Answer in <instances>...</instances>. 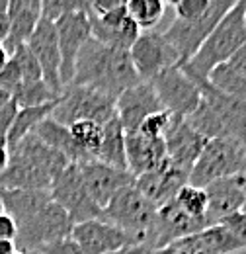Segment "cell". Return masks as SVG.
Returning a JSON list of instances; mask_svg holds the SVG:
<instances>
[{
  "label": "cell",
  "mask_w": 246,
  "mask_h": 254,
  "mask_svg": "<svg viewBox=\"0 0 246 254\" xmlns=\"http://www.w3.org/2000/svg\"><path fill=\"white\" fill-rule=\"evenodd\" d=\"M160 110V100L149 80H139L137 84L123 90L116 100V116L125 133L137 131L145 118Z\"/></svg>",
  "instance_id": "cell-17"
},
{
  "label": "cell",
  "mask_w": 246,
  "mask_h": 254,
  "mask_svg": "<svg viewBox=\"0 0 246 254\" xmlns=\"http://www.w3.org/2000/svg\"><path fill=\"white\" fill-rule=\"evenodd\" d=\"M51 118L66 127L80 120H90L104 126L116 118V100L88 86L66 84L51 112Z\"/></svg>",
  "instance_id": "cell-6"
},
{
  "label": "cell",
  "mask_w": 246,
  "mask_h": 254,
  "mask_svg": "<svg viewBox=\"0 0 246 254\" xmlns=\"http://www.w3.org/2000/svg\"><path fill=\"white\" fill-rule=\"evenodd\" d=\"M125 12L139 26L141 32H151L164 18L166 2L164 0H127Z\"/></svg>",
  "instance_id": "cell-27"
},
{
  "label": "cell",
  "mask_w": 246,
  "mask_h": 254,
  "mask_svg": "<svg viewBox=\"0 0 246 254\" xmlns=\"http://www.w3.org/2000/svg\"><path fill=\"white\" fill-rule=\"evenodd\" d=\"M26 45L30 47L33 53L35 61L41 66V74L43 80L57 92H62L61 76V53H59V43H57V32H55V24L51 20L39 18L35 30L31 32L30 39L26 41Z\"/></svg>",
  "instance_id": "cell-15"
},
{
  "label": "cell",
  "mask_w": 246,
  "mask_h": 254,
  "mask_svg": "<svg viewBox=\"0 0 246 254\" xmlns=\"http://www.w3.org/2000/svg\"><path fill=\"white\" fill-rule=\"evenodd\" d=\"M184 184H187V174L184 170H180L178 166H174L168 160V157L154 170L135 176V182H133V186L141 191L154 207H160L166 201L174 199V195Z\"/></svg>",
  "instance_id": "cell-18"
},
{
  "label": "cell",
  "mask_w": 246,
  "mask_h": 254,
  "mask_svg": "<svg viewBox=\"0 0 246 254\" xmlns=\"http://www.w3.org/2000/svg\"><path fill=\"white\" fill-rule=\"evenodd\" d=\"M241 139H243V141H245V143H246V133H245V135H243V137H241Z\"/></svg>",
  "instance_id": "cell-56"
},
{
  "label": "cell",
  "mask_w": 246,
  "mask_h": 254,
  "mask_svg": "<svg viewBox=\"0 0 246 254\" xmlns=\"http://www.w3.org/2000/svg\"><path fill=\"white\" fill-rule=\"evenodd\" d=\"M8 164V143L4 137H0V172L6 168Z\"/></svg>",
  "instance_id": "cell-46"
},
{
  "label": "cell",
  "mask_w": 246,
  "mask_h": 254,
  "mask_svg": "<svg viewBox=\"0 0 246 254\" xmlns=\"http://www.w3.org/2000/svg\"><path fill=\"white\" fill-rule=\"evenodd\" d=\"M205 227H207V223L187 215L185 211H182L176 205L174 199H170L164 205L156 207V243H154V251H158V249H162V247H166L174 241L197 235Z\"/></svg>",
  "instance_id": "cell-20"
},
{
  "label": "cell",
  "mask_w": 246,
  "mask_h": 254,
  "mask_svg": "<svg viewBox=\"0 0 246 254\" xmlns=\"http://www.w3.org/2000/svg\"><path fill=\"white\" fill-rule=\"evenodd\" d=\"M174 201L187 215L205 221V213H207V193H205V188L184 184L178 190V193L174 195Z\"/></svg>",
  "instance_id": "cell-31"
},
{
  "label": "cell",
  "mask_w": 246,
  "mask_h": 254,
  "mask_svg": "<svg viewBox=\"0 0 246 254\" xmlns=\"http://www.w3.org/2000/svg\"><path fill=\"white\" fill-rule=\"evenodd\" d=\"M49 195L68 213L70 221L74 225L102 217V209L94 203L84 188L78 162H70L62 168L61 174L53 180L49 188Z\"/></svg>",
  "instance_id": "cell-10"
},
{
  "label": "cell",
  "mask_w": 246,
  "mask_h": 254,
  "mask_svg": "<svg viewBox=\"0 0 246 254\" xmlns=\"http://www.w3.org/2000/svg\"><path fill=\"white\" fill-rule=\"evenodd\" d=\"M74 223L70 221L68 213L53 199H49L37 213L30 219L18 225L16 247L24 253H35L45 245L57 243L61 239H68Z\"/></svg>",
  "instance_id": "cell-7"
},
{
  "label": "cell",
  "mask_w": 246,
  "mask_h": 254,
  "mask_svg": "<svg viewBox=\"0 0 246 254\" xmlns=\"http://www.w3.org/2000/svg\"><path fill=\"white\" fill-rule=\"evenodd\" d=\"M125 160H127V172L133 176L154 170L166 160L164 139L147 137L139 131L125 133Z\"/></svg>",
  "instance_id": "cell-21"
},
{
  "label": "cell",
  "mask_w": 246,
  "mask_h": 254,
  "mask_svg": "<svg viewBox=\"0 0 246 254\" xmlns=\"http://www.w3.org/2000/svg\"><path fill=\"white\" fill-rule=\"evenodd\" d=\"M209 4H211V0H180L174 6L176 18L184 20V22H193L207 12Z\"/></svg>",
  "instance_id": "cell-37"
},
{
  "label": "cell",
  "mask_w": 246,
  "mask_h": 254,
  "mask_svg": "<svg viewBox=\"0 0 246 254\" xmlns=\"http://www.w3.org/2000/svg\"><path fill=\"white\" fill-rule=\"evenodd\" d=\"M129 57L141 80H151L164 68L180 64L176 49L160 32H141L129 49Z\"/></svg>",
  "instance_id": "cell-11"
},
{
  "label": "cell",
  "mask_w": 246,
  "mask_h": 254,
  "mask_svg": "<svg viewBox=\"0 0 246 254\" xmlns=\"http://www.w3.org/2000/svg\"><path fill=\"white\" fill-rule=\"evenodd\" d=\"M18 68H20V74H22V82H37V80H43V74H41V66L35 61L33 53L30 51V47L26 43L18 45L12 55H10Z\"/></svg>",
  "instance_id": "cell-33"
},
{
  "label": "cell",
  "mask_w": 246,
  "mask_h": 254,
  "mask_svg": "<svg viewBox=\"0 0 246 254\" xmlns=\"http://www.w3.org/2000/svg\"><path fill=\"white\" fill-rule=\"evenodd\" d=\"M0 197L4 201L6 213L16 221V225L30 219L33 213H37L51 199L47 190H2V188H0Z\"/></svg>",
  "instance_id": "cell-23"
},
{
  "label": "cell",
  "mask_w": 246,
  "mask_h": 254,
  "mask_svg": "<svg viewBox=\"0 0 246 254\" xmlns=\"http://www.w3.org/2000/svg\"><path fill=\"white\" fill-rule=\"evenodd\" d=\"M18 104L12 100V96H10V100L0 108V137H6V133L10 131V127L14 124V118H16V114H18Z\"/></svg>",
  "instance_id": "cell-42"
},
{
  "label": "cell",
  "mask_w": 246,
  "mask_h": 254,
  "mask_svg": "<svg viewBox=\"0 0 246 254\" xmlns=\"http://www.w3.org/2000/svg\"><path fill=\"white\" fill-rule=\"evenodd\" d=\"M22 84V74L16 61L10 57V61L4 64V68L0 70V90L12 96V92Z\"/></svg>",
  "instance_id": "cell-38"
},
{
  "label": "cell",
  "mask_w": 246,
  "mask_h": 254,
  "mask_svg": "<svg viewBox=\"0 0 246 254\" xmlns=\"http://www.w3.org/2000/svg\"><path fill=\"white\" fill-rule=\"evenodd\" d=\"M243 182H245V193H246V168H245V172H243Z\"/></svg>",
  "instance_id": "cell-53"
},
{
  "label": "cell",
  "mask_w": 246,
  "mask_h": 254,
  "mask_svg": "<svg viewBox=\"0 0 246 254\" xmlns=\"http://www.w3.org/2000/svg\"><path fill=\"white\" fill-rule=\"evenodd\" d=\"M139 80L141 78L133 66L129 51L104 45L90 35L76 57L70 84L88 86L112 100H118L123 90Z\"/></svg>",
  "instance_id": "cell-1"
},
{
  "label": "cell",
  "mask_w": 246,
  "mask_h": 254,
  "mask_svg": "<svg viewBox=\"0 0 246 254\" xmlns=\"http://www.w3.org/2000/svg\"><path fill=\"white\" fill-rule=\"evenodd\" d=\"M245 41V0H239L223 16V20L213 28V32L205 37V41L191 55V59L182 64V68L193 80H207L209 72L219 64L227 63Z\"/></svg>",
  "instance_id": "cell-3"
},
{
  "label": "cell",
  "mask_w": 246,
  "mask_h": 254,
  "mask_svg": "<svg viewBox=\"0 0 246 254\" xmlns=\"http://www.w3.org/2000/svg\"><path fill=\"white\" fill-rule=\"evenodd\" d=\"M110 254H153V251L147 249V247H143V245H127V247H123L120 251Z\"/></svg>",
  "instance_id": "cell-45"
},
{
  "label": "cell",
  "mask_w": 246,
  "mask_h": 254,
  "mask_svg": "<svg viewBox=\"0 0 246 254\" xmlns=\"http://www.w3.org/2000/svg\"><path fill=\"white\" fill-rule=\"evenodd\" d=\"M207 82L211 86H215L217 90H221L223 94L231 96L235 100H241V102H246V80L241 74H237L227 63L215 66L209 72Z\"/></svg>",
  "instance_id": "cell-29"
},
{
  "label": "cell",
  "mask_w": 246,
  "mask_h": 254,
  "mask_svg": "<svg viewBox=\"0 0 246 254\" xmlns=\"http://www.w3.org/2000/svg\"><path fill=\"white\" fill-rule=\"evenodd\" d=\"M8 2H10V0H0V16L8 12Z\"/></svg>",
  "instance_id": "cell-49"
},
{
  "label": "cell",
  "mask_w": 246,
  "mask_h": 254,
  "mask_svg": "<svg viewBox=\"0 0 246 254\" xmlns=\"http://www.w3.org/2000/svg\"><path fill=\"white\" fill-rule=\"evenodd\" d=\"M102 219L120 227L135 245L154 251L156 243V207L133 184L120 190L102 209Z\"/></svg>",
  "instance_id": "cell-4"
},
{
  "label": "cell",
  "mask_w": 246,
  "mask_h": 254,
  "mask_svg": "<svg viewBox=\"0 0 246 254\" xmlns=\"http://www.w3.org/2000/svg\"><path fill=\"white\" fill-rule=\"evenodd\" d=\"M125 2L127 0H88V12L86 14L100 18V16H106V14L114 12V10L123 8Z\"/></svg>",
  "instance_id": "cell-41"
},
{
  "label": "cell",
  "mask_w": 246,
  "mask_h": 254,
  "mask_svg": "<svg viewBox=\"0 0 246 254\" xmlns=\"http://www.w3.org/2000/svg\"><path fill=\"white\" fill-rule=\"evenodd\" d=\"M170 120L172 116L166 112V110H160V112H154L149 118L143 120V124L139 126V133L147 135V137H162L166 133V129L170 126Z\"/></svg>",
  "instance_id": "cell-36"
},
{
  "label": "cell",
  "mask_w": 246,
  "mask_h": 254,
  "mask_svg": "<svg viewBox=\"0 0 246 254\" xmlns=\"http://www.w3.org/2000/svg\"><path fill=\"white\" fill-rule=\"evenodd\" d=\"M201 239L215 251L217 254H237L246 251V245L243 241H239L225 225L213 223L207 225L203 231H199Z\"/></svg>",
  "instance_id": "cell-30"
},
{
  "label": "cell",
  "mask_w": 246,
  "mask_h": 254,
  "mask_svg": "<svg viewBox=\"0 0 246 254\" xmlns=\"http://www.w3.org/2000/svg\"><path fill=\"white\" fill-rule=\"evenodd\" d=\"M243 211H246V201H245V205H243Z\"/></svg>",
  "instance_id": "cell-57"
},
{
  "label": "cell",
  "mask_w": 246,
  "mask_h": 254,
  "mask_svg": "<svg viewBox=\"0 0 246 254\" xmlns=\"http://www.w3.org/2000/svg\"><path fill=\"white\" fill-rule=\"evenodd\" d=\"M16 237H18L16 221L8 213H2L0 215V241H16Z\"/></svg>",
  "instance_id": "cell-44"
},
{
  "label": "cell",
  "mask_w": 246,
  "mask_h": 254,
  "mask_svg": "<svg viewBox=\"0 0 246 254\" xmlns=\"http://www.w3.org/2000/svg\"><path fill=\"white\" fill-rule=\"evenodd\" d=\"M39 18H41V10H33V8H22V10L8 16L10 28H8V35H6V41H4V49L10 55L18 45H22L30 39L31 32L35 30Z\"/></svg>",
  "instance_id": "cell-26"
},
{
  "label": "cell",
  "mask_w": 246,
  "mask_h": 254,
  "mask_svg": "<svg viewBox=\"0 0 246 254\" xmlns=\"http://www.w3.org/2000/svg\"><path fill=\"white\" fill-rule=\"evenodd\" d=\"M31 133H33L35 137H39L47 147H51V149H55L57 153H61L68 162H86V160H94L74 143V139H72L68 127L59 124V122H55L51 116L45 118L43 122H39Z\"/></svg>",
  "instance_id": "cell-22"
},
{
  "label": "cell",
  "mask_w": 246,
  "mask_h": 254,
  "mask_svg": "<svg viewBox=\"0 0 246 254\" xmlns=\"http://www.w3.org/2000/svg\"><path fill=\"white\" fill-rule=\"evenodd\" d=\"M35 253H39V254H88V253H84L70 237H68V239H61V241H57V243H51V245H45V247H41V249L35 251Z\"/></svg>",
  "instance_id": "cell-39"
},
{
  "label": "cell",
  "mask_w": 246,
  "mask_h": 254,
  "mask_svg": "<svg viewBox=\"0 0 246 254\" xmlns=\"http://www.w3.org/2000/svg\"><path fill=\"white\" fill-rule=\"evenodd\" d=\"M153 254H217L203 239L201 235H191L180 241H174L158 251H153Z\"/></svg>",
  "instance_id": "cell-34"
},
{
  "label": "cell",
  "mask_w": 246,
  "mask_h": 254,
  "mask_svg": "<svg viewBox=\"0 0 246 254\" xmlns=\"http://www.w3.org/2000/svg\"><path fill=\"white\" fill-rule=\"evenodd\" d=\"M72 12H88V0H43L41 2V18L51 22Z\"/></svg>",
  "instance_id": "cell-35"
},
{
  "label": "cell",
  "mask_w": 246,
  "mask_h": 254,
  "mask_svg": "<svg viewBox=\"0 0 246 254\" xmlns=\"http://www.w3.org/2000/svg\"><path fill=\"white\" fill-rule=\"evenodd\" d=\"M68 131L74 139V143L90 157H96V151L100 147V141H102V126L90 122V120H80V122H74L68 126Z\"/></svg>",
  "instance_id": "cell-32"
},
{
  "label": "cell",
  "mask_w": 246,
  "mask_h": 254,
  "mask_svg": "<svg viewBox=\"0 0 246 254\" xmlns=\"http://www.w3.org/2000/svg\"><path fill=\"white\" fill-rule=\"evenodd\" d=\"M55 32H57V43H59V53H61V84L62 88L70 84L72 74H74V63L76 57L82 49V45L90 39V20L86 12H72L57 18L55 22Z\"/></svg>",
  "instance_id": "cell-12"
},
{
  "label": "cell",
  "mask_w": 246,
  "mask_h": 254,
  "mask_svg": "<svg viewBox=\"0 0 246 254\" xmlns=\"http://www.w3.org/2000/svg\"><path fill=\"white\" fill-rule=\"evenodd\" d=\"M70 239L88 254H110L127 245H135L127 233L102 217L76 223L72 227Z\"/></svg>",
  "instance_id": "cell-16"
},
{
  "label": "cell",
  "mask_w": 246,
  "mask_h": 254,
  "mask_svg": "<svg viewBox=\"0 0 246 254\" xmlns=\"http://www.w3.org/2000/svg\"><path fill=\"white\" fill-rule=\"evenodd\" d=\"M16 251V241H0V254H14Z\"/></svg>",
  "instance_id": "cell-47"
},
{
  "label": "cell",
  "mask_w": 246,
  "mask_h": 254,
  "mask_svg": "<svg viewBox=\"0 0 246 254\" xmlns=\"http://www.w3.org/2000/svg\"><path fill=\"white\" fill-rule=\"evenodd\" d=\"M26 254H37V253H26Z\"/></svg>",
  "instance_id": "cell-58"
},
{
  "label": "cell",
  "mask_w": 246,
  "mask_h": 254,
  "mask_svg": "<svg viewBox=\"0 0 246 254\" xmlns=\"http://www.w3.org/2000/svg\"><path fill=\"white\" fill-rule=\"evenodd\" d=\"M14 254H26V253H24V251H16Z\"/></svg>",
  "instance_id": "cell-54"
},
{
  "label": "cell",
  "mask_w": 246,
  "mask_h": 254,
  "mask_svg": "<svg viewBox=\"0 0 246 254\" xmlns=\"http://www.w3.org/2000/svg\"><path fill=\"white\" fill-rule=\"evenodd\" d=\"M227 64H229L237 74H241L246 80V41L231 55V59L227 61Z\"/></svg>",
  "instance_id": "cell-43"
},
{
  "label": "cell",
  "mask_w": 246,
  "mask_h": 254,
  "mask_svg": "<svg viewBox=\"0 0 246 254\" xmlns=\"http://www.w3.org/2000/svg\"><path fill=\"white\" fill-rule=\"evenodd\" d=\"M2 213H6V209H4V201H2V197H0V215Z\"/></svg>",
  "instance_id": "cell-51"
},
{
  "label": "cell",
  "mask_w": 246,
  "mask_h": 254,
  "mask_svg": "<svg viewBox=\"0 0 246 254\" xmlns=\"http://www.w3.org/2000/svg\"><path fill=\"white\" fill-rule=\"evenodd\" d=\"M68 160L33 133L8 149V164L0 172L2 190H47Z\"/></svg>",
  "instance_id": "cell-2"
},
{
  "label": "cell",
  "mask_w": 246,
  "mask_h": 254,
  "mask_svg": "<svg viewBox=\"0 0 246 254\" xmlns=\"http://www.w3.org/2000/svg\"><path fill=\"white\" fill-rule=\"evenodd\" d=\"M162 139H164L168 160L189 176V170L193 168L197 157L201 155V149L205 147L207 139L189 126L185 118H178V116H172L170 126L162 135Z\"/></svg>",
  "instance_id": "cell-14"
},
{
  "label": "cell",
  "mask_w": 246,
  "mask_h": 254,
  "mask_svg": "<svg viewBox=\"0 0 246 254\" xmlns=\"http://www.w3.org/2000/svg\"><path fill=\"white\" fill-rule=\"evenodd\" d=\"M164 2H166V4H172V6H176L180 0H164Z\"/></svg>",
  "instance_id": "cell-52"
},
{
  "label": "cell",
  "mask_w": 246,
  "mask_h": 254,
  "mask_svg": "<svg viewBox=\"0 0 246 254\" xmlns=\"http://www.w3.org/2000/svg\"><path fill=\"white\" fill-rule=\"evenodd\" d=\"M221 225H225L239 241H243L246 245V211H235V213H231L229 217H225L223 221H219Z\"/></svg>",
  "instance_id": "cell-40"
},
{
  "label": "cell",
  "mask_w": 246,
  "mask_h": 254,
  "mask_svg": "<svg viewBox=\"0 0 246 254\" xmlns=\"http://www.w3.org/2000/svg\"><path fill=\"white\" fill-rule=\"evenodd\" d=\"M78 168H80L84 188L100 209H104L118 191L135 182V176L129 174L127 170L108 166L100 160L78 162Z\"/></svg>",
  "instance_id": "cell-13"
},
{
  "label": "cell",
  "mask_w": 246,
  "mask_h": 254,
  "mask_svg": "<svg viewBox=\"0 0 246 254\" xmlns=\"http://www.w3.org/2000/svg\"><path fill=\"white\" fill-rule=\"evenodd\" d=\"M245 22H246V0H245Z\"/></svg>",
  "instance_id": "cell-55"
},
{
  "label": "cell",
  "mask_w": 246,
  "mask_h": 254,
  "mask_svg": "<svg viewBox=\"0 0 246 254\" xmlns=\"http://www.w3.org/2000/svg\"><path fill=\"white\" fill-rule=\"evenodd\" d=\"M55 104L57 102L45 104V106H35V108H20L18 114H16V118H14V124L10 127V131L4 137L6 143H8V149H12L18 141H22L26 135H30L39 122H43L45 118H49L51 112H53V108H55Z\"/></svg>",
  "instance_id": "cell-25"
},
{
  "label": "cell",
  "mask_w": 246,
  "mask_h": 254,
  "mask_svg": "<svg viewBox=\"0 0 246 254\" xmlns=\"http://www.w3.org/2000/svg\"><path fill=\"white\" fill-rule=\"evenodd\" d=\"M8 100H10V94H6V92H2V90H0V108H2Z\"/></svg>",
  "instance_id": "cell-50"
},
{
  "label": "cell",
  "mask_w": 246,
  "mask_h": 254,
  "mask_svg": "<svg viewBox=\"0 0 246 254\" xmlns=\"http://www.w3.org/2000/svg\"><path fill=\"white\" fill-rule=\"evenodd\" d=\"M149 82L153 84L162 110H166L170 116L187 118L199 104V88L195 80L182 68V64L164 68Z\"/></svg>",
  "instance_id": "cell-9"
},
{
  "label": "cell",
  "mask_w": 246,
  "mask_h": 254,
  "mask_svg": "<svg viewBox=\"0 0 246 254\" xmlns=\"http://www.w3.org/2000/svg\"><path fill=\"white\" fill-rule=\"evenodd\" d=\"M94 160H100L108 166L127 170V160H125V131L122 124L116 118H112L108 124L102 126V141L96 151Z\"/></svg>",
  "instance_id": "cell-24"
},
{
  "label": "cell",
  "mask_w": 246,
  "mask_h": 254,
  "mask_svg": "<svg viewBox=\"0 0 246 254\" xmlns=\"http://www.w3.org/2000/svg\"><path fill=\"white\" fill-rule=\"evenodd\" d=\"M57 94L45 80H37V82H22L14 92L12 100L18 104V108H35V106H45V104H53L59 100Z\"/></svg>",
  "instance_id": "cell-28"
},
{
  "label": "cell",
  "mask_w": 246,
  "mask_h": 254,
  "mask_svg": "<svg viewBox=\"0 0 246 254\" xmlns=\"http://www.w3.org/2000/svg\"><path fill=\"white\" fill-rule=\"evenodd\" d=\"M246 168V143L241 137L207 139L201 155L189 170L187 184L205 188L217 178L243 174Z\"/></svg>",
  "instance_id": "cell-5"
},
{
  "label": "cell",
  "mask_w": 246,
  "mask_h": 254,
  "mask_svg": "<svg viewBox=\"0 0 246 254\" xmlns=\"http://www.w3.org/2000/svg\"><path fill=\"white\" fill-rule=\"evenodd\" d=\"M239 0H211L207 12L193 20V22H184V20H174L166 32H162L164 39L176 49L180 64L187 63L191 55L199 49V45L205 41V37L213 32L217 24L223 20V16L237 4Z\"/></svg>",
  "instance_id": "cell-8"
},
{
  "label": "cell",
  "mask_w": 246,
  "mask_h": 254,
  "mask_svg": "<svg viewBox=\"0 0 246 254\" xmlns=\"http://www.w3.org/2000/svg\"><path fill=\"white\" fill-rule=\"evenodd\" d=\"M10 61V53L4 49V45H0V70L4 68V64Z\"/></svg>",
  "instance_id": "cell-48"
},
{
  "label": "cell",
  "mask_w": 246,
  "mask_h": 254,
  "mask_svg": "<svg viewBox=\"0 0 246 254\" xmlns=\"http://www.w3.org/2000/svg\"><path fill=\"white\" fill-rule=\"evenodd\" d=\"M205 193H207V213H205L207 225L223 221L231 213L241 211L245 205L246 193L243 174L217 178L205 186Z\"/></svg>",
  "instance_id": "cell-19"
}]
</instances>
